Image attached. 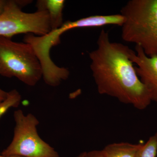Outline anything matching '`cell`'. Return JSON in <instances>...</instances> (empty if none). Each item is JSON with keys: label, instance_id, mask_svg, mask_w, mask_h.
<instances>
[{"label": "cell", "instance_id": "6da1fadb", "mask_svg": "<svg viewBox=\"0 0 157 157\" xmlns=\"http://www.w3.org/2000/svg\"><path fill=\"white\" fill-rule=\"evenodd\" d=\"M97 45L89 57L98 93L139 110L147 108L151 99L131 59L133 50L121 43L111 42L109 33L104 29L98 36Z\"/></svg>", "mask_w": 157, "mask_h": 157}, {"label": "cell", "instance_id": "7a4b0ae2", "mask_svg": "<svg viewBox=\"0 0 157 157\" xmlns=\"http://www.w3.org/2000/svg\"><path fill=\"white\" fill-rule=\"evenodd\" d=\"M121 14L124 41L139 46L147 56H157V0H130Z\"/></svg>", "mask_w": 157, "mask_h": 157}, {"label": "cell", "instance_id": "3957f363", "mask_svg": "<svg viewBox=\"0 0 157 157\" xmlns=\"http://www.w3.org/2000/svg\"><path fill=\"white\" fill-rule=\"evenodd\" d=\"M0 76L16 77L29 86L36 85L43 73L32 46L25 42L0 36Z\"/></svg>", "mask_w": 157, "mask_h": 157}, {"label": "cell", "instance_id": "277c9868", "mask_svg": "<svg viewBox=\"0 0 157 157\" xmlns=\"http://www.w3.org/2000/svg\"><path fill=\"white\" fill-rule=\"evenodd\" d=\"M14 136L2 155L24 157H59L58 153L39 137L37 131L39 121L32 113L25 115L21 109L14 111Z\"/></svg>", "mask_w": 157, "mask_h": 157}, {"label": "cell", "instance_id": "5b68a950", "mask_svg": "<svg viewBox=\"0 0 157 157\" xmlns=\"http://www.w3.org/2000/svg\"><path fill=\"white\" fill-rule=\"evenodd\" d=\"M31 1L7 0L5 10L0 15V36L11 38L20 34L42 36L51 30L48 12L37 10L33 13L22 11Z\"/></svg>", "mask_w": 157, "mask_h": 157}, {"label": "cell", "instance_id": "8992f818", "mask_svg": "<svg viewBox=\"0 0 157 157\" xmlns=\"http://www.w3.org/2000/svg\"><path fill=\"white\" fill-rule=\"evenodd\" d=\"M124 21V17L121 14L92 15L74 21H68L64 22L59 29L51 31L43 36V41L46 45L53 47L59 43L60 38L62 34L70 30L81 28L99 27L107 25L121 27Z\"/></svg>", "mask_w": 157, "mask_h": 157}, {"label": "cell", "instance_id": "52a82bcc", "mask_svg": "<svg viewBox=\"0 0 157 157\" xmlns=\"http://www.w3.org/2000/svg\"><path fill=\"white\" fill-rule=\"evenodd\" d=\"M131 59L135 67L136 73L148 90L152 101L157 102V56H147L142 48L136 45Z\"/></svg>", "mask_w": 157, "mask_h": 157}, {"label": "cell", "instance_id": "ba28073f", "mask_svg": "<svg viewBox=\"0 0 157 157\" xmlns=\"http://www.w3.org/2000/svg\"><path fill=\"white\" fill-rule=\"evenodd\" d=\"M64 0H39L36 2L37 10H46L48 12L51 30L60 27L63 24Z\"/></svg>", "mask_w": 157, "mask_h": 157}, {"label": "cell", "instance_id": "9c48e42d", "mask_svg": "<svg viewBox=\"0 0 157 157\" xmlns=\"http://www.w3.org/2000/svg\"><path fill=\"white\" fill-rule=\"evenodd\" d=\"M142 144L128 142L108 144L102 150L105 157H136Z\"/></svg>", "mask_w": 157, "mask_h": 157}, {"label": "cell", "instance_id": "30bf717a", "mask_svg": "<svg viewBox=\"0 0 157 157\" xmlns=\"http://www.w3.org/2000/svg\"><path fill=\"white\" fill-rule=\"evenodd\" d=\"M21 100V96L17 90H13L8 92L6 100L0 102V119L10 108L18 107Z\"/></svg>", "mask_w": 157, "mask_h": 157}, {"label": "cell", "instance_id": "8fae6325", "mask_svg": "<svg viewBox=\"0 0 157 157\" xmlns=\"http://www.w3.org/2000/svg\"><path fill=\"white\" fill-rule=\"evenodd\" d=\"M157 154V132L142 144L136 157H156Z\"/></svg>", "mask_w": 157, "mask_h": 157}, {"label": "cell", "instance_id": "7c38bea8", "mask_svg": "<svg viewBox=\"0 0 157 157\" xmlns=\"http://www.w3.org/2000/svg\"><path fill=\"white\" fill-rule=\"evenodd\" d=\"M84 157H105L102 150H94L86 152Z\"/></svg>", "mask_w": 157, "mask_h": 157}, {"label": "cell", "instance_id": "4fadbf2b", "mask_svg": "<svg viewBox=\"0 0 157 157\" xmlns=\"http://www.w3.org/2000/svg\"><path fill=\"white\" fill-rule=\"evenodd\" d=\"M8 94V92L0 88V102L5 101L7 98Z\"/></svg>", "mask_w": 157, "mask_h": 157}, {"label": "cell", "instance_id": "5bb4252c", "mask_svg": "<svg viewBox=\"0 0 157 157\" xmlns=\"http://www.w3.org/2000/svg\"><path fill=\"white\" fill-rule=\"evenodd\" d=\"M7 3V0H0V15L5 10Z\"/></svg>", "mask_w": 157, "mask_h": 157}, {"label": "cell", "instance_id": "9a60e30c", "mask_svg": "<svg viewBox=\"0 0 157 157\" xmlns=\"http://www.w3.org/2000/svg\"><path fill=\"white\" fill-rule=\"evenodd\" d=\"M0 157H24L21 156H19V155H11V156H6L2 155L1 154V153H0Z\"/></svg>", "mask_w": 157, "mask_h": 157}, {"label": "cell", "instance_id": "2e32d148", "mask_svg": "<svg viewBox=\"0 0 157 157\" xmlns=\"http://www.w3.org/2000/svg\"><path fill=\"white\" fill-rule=\"evenodd\" d=\"M85 153L86 152H83L81 153H80V154L78 155L77 157H84Z\"/></svg>", "mask_w": 157, "mask_h": 157}]
</instances>
